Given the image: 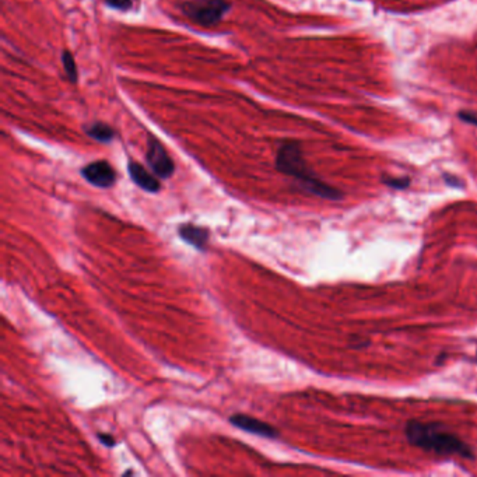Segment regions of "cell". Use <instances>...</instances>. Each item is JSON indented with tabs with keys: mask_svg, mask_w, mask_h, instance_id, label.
Returning a JSON list of instances; mask_svg holds the SVG:
<instances>
[{
	"mask_svg": "<svg viewBox=\"0 0 477 477\" xmlns=\"http://www.w3.org/2000/svg\"><path fill=\"white\" fill-rule=\"evenodd\" d=\"M404 435L410 445L439 456H459L473 460V449L457 435L446 431L439 423H423L411 420L404 427Z\"/></svg>",
	"mask_w": 477,
	"mask_h": 477,
	"instance_id": "obj_1",
	"label": "cell"
},
{
	"mask_svg": "<svg viewBox=\"0 0 477 477\" xmlns=\"http://www.w3.org/2000/svg\"><path fill=\"white\" fill-rule=\"evenodd\" d=\"M276 168L279 172L292 176L308 193L329 200H340L343 193L328 185L308 167L303 147L298 142H285L276 154Z\"/></svg>",
	"mask_w": 477,
	"mask_h": 477,
	"instance_id": "obj_2",
	"label": "cell"
},
{
	"mask_svg": "<svg viewBox=\"0 0 477 477\" xmlns=\"http://www.w3.org/2000/svg\"><path fill=\"white\" fill-rule=\"evenodd\" d=\"M231 8L227 0H183L179 5L182 15L202 27L217 26Z\"/></svg>",
	"mask_w": 477,
	"mask_h": 477,
	"instance_id": "obj_3",
	"label": "cell"
},
{
	"mask_svg": "<svg viewBox=\"0 0 477 477\" xmlns=\"http://www.w3.org/2000/svg\"><path fill=\"white\" fill-rule=\"evenodd\" d=\"M146 161L151 171L158 178H169L175 172V164L169 154L167 153L164 144L154 137L153 135L147 136V150H146Z\"/></svg>",
	"mask_w": 477,
	"mask_h": 477,
	"instance_id": "obj_4",
	"label": "cell"
},
{
	"mask_svg": "<svg viewBox=\"0 0 477 477\" xmlns=\"http://www.w3.org/2000/svg\"><path fill=\"white\" fill-rule=\"evenodd\" d=\"M80 172L89 183L97 188L107 189L114 186V183L116 182V172L112 168V165L105 160L90 162L86 167H83Z\"/></svg>",
	"mask_w": 477,
	"mask_h": 477,
	"instance_id": "obj_5",
	"label": "cell"
},
{
	"mask_svg": "<svg viewBox=\"0 0 477 477\" xmlns=\"http://www.w3.org/2000/svg\"><path fill=\"white\" fill-rule=\"evenodd\" d=\"M229 421L232 425L241 428L247 432L251 434H257L259 437H265V438H276L279 437V431L272 427L268 423H264L258 418H254L251 416L247 414H234L229 417Z\"/></svg>",
	"mask_w": 477,
	"mask_h": 477,
	"instance_id": "obj_6",
	"label": "cell"
},
{
	"mask_svg": "<svg viewBox=\"0 0 477 477\" xmlns=\"http://www.w3.org/2000/svg\"><path fill=\"white\" fill-rule=\"evenodd\" d=\"M128 171L130 175V179L143 190L150 192V193H157L161 188L160 181L151 175L142 164L136 161H129L128 164Z\"/></svg>",
	"mask_w": 477,
	"mask_h": 477,
	"instance_id": "obj_7",
	"label": "cell"
},
{
	"mask_svg": "<svg viewBox=\"0 0 477 477\" xmlns=\"http://www.w3.org/2000/svg\"><path fill=\"white\" fill-rule=\"evenodd\" d=\"M179 235L185 243L193 245L199 251H203L207 245V241H209L207 228H203V227H199V225H195L190 222L182 224L179 227Z\"/></svg>",
	"mask_w": 477,
	"mask_h": 477,
	"instance_id": "obj_8",
	"label": "cell"
},
{
	"mask_svg": "<svg viewBox=\"0 0 477 477\" xmlns=\"http://www.w3.org/2000/svg\"><path fill=\"white\" fill-rule=\"evenodd\" d=\"M84 132L89 137L94 139L98 143H111L115 137V130L104 122H94L84 126Z\"/></svg>",
	"mask_w": 477,
	"mask_h": 477,
	"instance_id": "obj_9",
	"label": "cell"
},
{
	"mask_svg": "<svg viewBox=\"0 0 477 477\" xmlns=\"http://www.w3.org/2000/svg\"><path fill=\"white\" fill-rule=\"evenodd\" d=\"M62 65H63V69L69 82L76 84L79 80V70H77L73 54L69 50H63L62 52Z\"/></svg>",
	"mask_w": 477,
	"mask_h": 477,
	"instance_id": "obj_10",
	"label": "cell"
},
{
	"mask_svg": "<svg viewBox=\"0 0 477 477\" xmlns=\"http://www.w3.org/2000/svg\"><path fill=\"white\" fill-rule=\"evenodd\" d=\"M382 183L386 185L388 188L403 190V189L410 186L411 179L409 176H397V178H395V176H384L382 178Z\"/></svg>",
	"mask_w": 477,
	"mask_h": 477,
	"instance_id": "obj_11",
	"label": "cell"
},
{
	"mask_svg": "<svg viewBox=\"0 0 477 477\" xmlns=\"http://www.w3.org/2000/svg\"><path fill=\"white\" fill-rule=\"evenodd\" d=\"M104 3L118 12H129L133 8L132 0H104Z\"/></svg>",
	"mask_w": 477,
	"mask_h": 477,
	"instance_id": "obj_12",
	"label": "cell"
},
{
	"mask_svg": "<svg viewBox=\"0 0 477 477\" xmlns=\"http://www.w3.org/2000/svg\"><path fill=\"white\" fill-rule=\"evenodd\" d=\"M457 118H459L462 122H466V123H469V125L477 126V114H476V112H471V111H459Z\"/></svg>",
	"mask_w": 477,
	"mask_h": 477,
	"instance_id": "obj_13",
	"label": "cell"
},
{
	"mask_svg": "<svg viewBox=\"0 0 477 477\" xmlns=\"http://www.w3.org/2000/svg\"><path fill=\"white\" fill-rule=\"evenodd\" d=\"M98 439H100L101 444H104L105 446H114V445H115V439L112 438V435L101 434V435H98Z\"/></svg>",
	"mask_w": 477,
	"mask_h": 477,
	"instance_id": "obj_14",
	"label": "cell"
},
{
	"mask_svg": "<svg viewBox=\"0 0 477 477\" xmlns=\"http://www.w3.org/2000/svg\"><path fill=\"white\" fill-rule=\"evenodd\" d=\"M444 178H445V181H446L448 185H452V186H462V185H463L456 176H449L448 174H445Z\"/></svg>",
	"mask_w": 477,
	"mask_h": 477,
	"instance_id": "obj_15",
	"label": "cell"
}]
</instances>
